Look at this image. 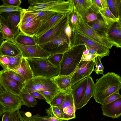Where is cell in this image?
<instances>
[{
    "mask_svg": "<svg viewBox=\"0 0 121 121\" xmlns=\"http://www.w3.org/2000/svg\"><path fill=\"white\" fill-rule=\"evenodd\" d=\"M121 88V76L114 72H108L96 79L93 98L96 102L102 105L108 97L119 92Z\"/></svg>",
    "mask_w": 121,
    "mask_h": 121,
    "instance_id": "6da1fadb",
    "label": "cell"
},
{
    "mask_svg": "<svg viewBox=\"0 0 121 121\" xmlns=\"http://www.w3.org/2000/svg\"><path fill=\"white\" fill-rule=\"evenodd\" d=\"M27 12L46 11L68 15L73 9L72 0H30Z\"/></svg>",
    "mask_w": 121,
    "mask_h": 121,
    "instance_id": "7a4b0ae2",
    "label": "cell"
},
{
    "mask_svg": "<svg viewBox=\"0 0 121 121\" xmlns=\"http://www.w3.org/2000/svg\"><path fill=\"white\" fill-rule=\"evenodd\" d=\"M85 49L83 44L72 46L63 53L59 76H67L73 74L81 61Z\"/></svg>",
    "mask_w": 121,
    "mask_h": 121,
    "instance_id": "3957f363",
    "label": "cell"
},
{
    "mask_svg": "<svg viewBox=\"0 0 121 121\" xmlns=\"http://www.w3.org/2000/svg\"><path fill=\"white\" fill-rule=\"evenodd\" d=\"M26 58L28 61L34 78L41 77L54 78L59 76L60 68L51 63L48 57Z\"/></svg>",
    "mask_w": 121,
    "mask_h": 121,
    "instance_id": "277c9868",
    "label": "cell"
},
{
    "mask_svg": "<svg viewBox=\"0 0 121 121\" xmlns=\"http://www.w3.org/2000/svg\"><path fill=\"white\" fill-rule=\"evenodd\" d=\"M72 31L81 33L96 42L111 49L113 46L121 48V46L113 42L105 35L99 34L89 26L81 18Z\"/></svg>",
    "mask_w": 121,
    "mask_h": 121,
    "instance_id": "5b68a950",
    "label": "cell"
},
{
    "mask_svg": "<svg viewBox=\"0 0 121 121\" xmlns=\"http://www.w3.org/2000/svg\"><path fill=\"white\" fill-rule=\"evenodd\" d=\"M60 91L53 78L37 77L26 82L22 92L30 93L39 91L59 92Z\"/></svg>",
    "mask_w": 121,
    "mask_h": 121,
    "instance_id": "8992f818",
    "label": "cell"
},
{
    "mask_svg": "<svg viewBox=\"0 0 121 121\" xmlns=\"http://www.w3.org/2000/svg\"><path fill=\"white\" fill-rule=\"evenodd\" d=\"M64 30L47 42L39 45L50 55L64 53L70 48L69 46L68 38Z\"/></svg>",
    "mask_w": 121,
    "mask_h": 121,
    "instance_id": "52a82bcc",
    "label": "cell"
},
{
    "mask_svg": "<svg viewBox=\"0 0 121 121\" xmlns=\"http://www.w3.org/2000/svg\"><path fill=\"white\" fill-rule=\"evenodd\" d=\"M71 41L72 46L83 44L87 48L97 50L100 58L108 56L110 54L109 48L78 32L72 31Z\"/></svg>",
    "mask_w": 121,
    "mask_h": 121,
    "instance_id": "ba28073f",
    "label": "cell"
},
{
    "mask_svg": "<svg viewBox=\"0 0 121 121\" xmlns=\"http://www.w3.org/2000/svg\"><path fill=\"white\" fill-rule=\"evenodd\" d=\"M25 84L10 77L5 73L4 69L0 71V85L4 91L19 95Z\"/></svg>",
    "mask_w": 121,
    "mask_h": 121,
    "instance_id": "9c48e42d",
    "label": "cell"
},
{
    "mask_svg": "<svg viewBox=\"0 0 121 121\" xmlns=\"http://www.w3.org/2000/svg\"><path fill=\"white\" fill-rule=\"evenodd\" d=\"M95 65L93 60L80 61L72 75L70 82L71 87L77 82L90 76L94 70Z\"/></svg>",
    "mask_w": 121,
    "mask_h": 121,
    "instance_id": "30bf717a",
    "label": "cell"
},
{
    "mask_svg": "<svg viewBox=\"0 0 121 121\" xmlns=\"http://www.w3.org/2000/svg\"><path fill=\"white\" fill-rule=\"evenodd\" d=\"M0 103L3 107L5 112L11 113L19 110L22 105L19 95L5 91L0 94Z\"/></svg>",
    "mask_w": 121,
    "mask_h": 121,
    "instance_id": "8fae6325",
    "label": "cell"
},
{
    "mask_svg": "<svg viewBox=\"0 0 121 121\" xmlns=\"http://www.w3.org/2000/svg\"><path fill=\"white\" fill-rule=\"evenodd\" d=\"M68 21L67 15L43 35L35 38L37 44L39 45L44 44L58 35L64 30Z\"/></svg>",
    "mask_w": 121,
    "mask_h": 121,
    "instance_id": "7c38bea8",
    "label": "cell"
},
{
    "mask_svg": "<svg viewBox=\"0 0 121 121\" xmlns=\"http://www.w3.org/2000/svg\"><path fill=\"white\" fill-rule=\"evenodd\" d=\"M21 52L23 57H48L50 54L43 49L39 44L26 46L15 43Z\"/></svg>",
    "mask_w": 121,
    "mask_h": 121,
    "instance_id": "4fadbf2b",
    "label": "cell"
},
{
    "mask_svg": "<svg viewBox=\"0 0 121 121\" xmlns=\"http://www.w3.org/2000/svg\"><path fill=\"white\" fill-rule=\"evenodd\" d=\"M87 82L86 77L75 83L71 87L70 93L73 96L76 111L78 110L83 99Z\"/></svg>",
    "mask_w": 121,
    "mask_h": 121,
    "instance_id": "5bb4252c",
    "label": "cell"
},
{
    "mask_svg": "<svg viewBox=\"0 0 121 121\" xmlns=\"http://www.w3.org/2000/svg\"><path fill=\"white\" fill-rule=\"evenodd\" d=\"M0 15L3 17L7 25L12 32L15 37L20 32L18 25L20 20V13L18 12L4 13Z\"/></svg>",
    "mask_w": 121,
    "mask_h": 121,
    "instance_id": "9a60e30c",
    "label": "cell"
},
{
    "mask_svg": "<svg viewBox=\"0 0 121 121\" xmlns=\"http://www.w3.org/2000/svg\"><path fill=\"white\" fill-rule=\"evenodd\" d=\"M103 115L112 118H117L121 115V98L106 104L102 105Z\"/></svg>",
    "mask_w": 121,
    "mask_h": 121,
    "instance_id": "2e32d148",
    "label": "cell"
},
{
    "mask_svg": "<svg viewBox=\"0 0 121 121\" xmlns=\"http://www.w3.org/2000/svg\"><path fill=\"white\" fill-rule=\"evenodd\" d=\"M106 26L107 36L121 46V20L112 22Z\"/></svg>",
    "mask_w": 121,
    "mask_h": 121,
    "instance_id": "e0dca14e",
    "label": "cell"
},
{
    "mask_svg": "<svg viewBox=\"0 0 121 121\" xmlns=\"http://www.w3.org/2000/svg\"><path fill=\"white\" fill-rule=\"evenodd\" d=\"M42 23V21L38 18L18 27L20 31L25 35L34 37Z\"/></svg>",
    "mask_w": 121,
    "mask_h": 121,
    "instance_id": "ac0fdd59",
    "label": "cell"
},
{
    "mask_svg": "<svg viewBox=\"0 0 121 121\" xmlns=\"http://www.w3.org/2000/svg\"><path fill=\"white\" fill-rule=\"evenodd\" d=\"M20 75L27 82L34 78L33 74L28 61L23 57L19 65L11 70Z\"/></svg>",
    "mask_w": 121,
    "mask_h": 121,
    "instance_id": "d6986e66",
    "label": "cell"
},
{
    "mask_svg": "<svg viewBox=\"0 0 121 121\" xmlns=\"http://www.w3.org/2000/svg\"><path fill=\"white\" fill-rule=\"evenodd\" d=\"M66 15H67L56 13L48 20L42 23L34 37H38L43 35L59 22Z\"/></svg>",
    "mask_w": 121,
    "mask_h": 121,
    "instance_id": "ffe728a7",
    "label": "cell"
},
{
    "mask_svg": "<svg viewBox=\"0 0 121 121\" xmlns=\"http://www.w3.org/2000/svg\"><path fill=\"white\" fill-rule=\"evenodd\" d=\"M21 52L15 42L8 40H4L0 47V55L12 56Z\"/></svg>",
    "mask_w": 121,
    "mask_h": 121,
    "instance_id": "44dd1931",
    "label": "cell"
},
{
    "mask_svg": "<svg viewBox=\"0 0 121 121\" xmlns=\"http://www.w3.org/2000/svg\"><path fill=\"white\" fill-rule=\"evenodd\" d=\"M87 78V82L86 87L83 98L79 106L78 109L85 106L94 95L95 83L91 77L89 76Z\"/></svg>",
    "mask_w": 121,
    "mask_h": 121,
    "instance_id": "7402d4cb",
    "label": "cell"
},
{
    "mask_svg": "<svg viewBox=\"0 0 121 121\" xmlns=\"http://www.w3.org/2000/svg\"><path fill=\"white\" fill-rule=\"evenodd\" d=\"M72 74L68 76H58L53 79L58 87L62 91H70V82Z\"/></svg>",
    "mask_w": 121,
    "mask_h": 121,
    "instance_id": "603a6c76",
    "label": "cell"
},
{
    "mask_svg": "<svg viewBox=\"0 0 121 121\" xmlns=\"http://www.w3.org/2000/svg\"><path fill=\"white\" fill-rule=\"evenodd\" d=\"M0 31L3 39L14 42L15 36L7 25L4 18L0 15Z\"/></svg>",
    "mask_w": 121,
    "mask_h": 121,
    "instance_id": "cb8c5ba5",
    "label": "cell"
},
{
    "mask_svg": "<svg viewBox=\"0 0 121 121\" xmlns=\"http://www.w3.org/2000/svg\"><path fill=\"white\" fill-rule=\"evenodd\" d=\"M87 23L92 29L99 34L106 35L107 26L103 20L97 18Z\"/></svg>",
    "mask_w": 121,
    "mask_h": 121,
    "instance_id": "d4e9b609",
    "label": "cell"
},
{
    "mask_svg": "<svg viewBox=\"0 0 121 121\" xmlns=\"http://www.w3.org/2000/svg\"><path fill=\"white\" fill-rule=\"evenodd\" d=\"M15 43L26 46H31L37 44L35 37L25 35L21 31L15 37Z\"/></svg>",
    "mask_w": 121,
    "mask_h": 121,
    "instance_id": "484cf974",
    "label": "cell"
},
{
    "mask_svg": "<svg viewBox=\"0 0 121 121\" xmlns=\"http://www.w3.org/2000/svg\"><path fill=\"white\" fill-rule=\"evenodd\" d=\"M108 8L116 18L121 19V0H107Z\"/></svg>",
    "mask_w": 121,
    "mask_h": 121,
    "instance_id": "4316f807",
    "label": "cell"
},
{
    "mask_svg": "<svg viewBox=\"0 0 121 121\" xmlns=\"http://www.w3.org/2000/svg\"><path fill=\"white\" fill-rule=\"evenodd\" d=\"M92 0H78L75 9L81 17L89 9L92 5Z\"/></svg>",
    "mask_w": 121,
    "mask_h": 121,
    "instance_id": "83f0119b",
    "label": "cell"
},
{
    "mask_svg": "<svg viewBox=\"0 0 121 121\" xmlns=\"http://www.w3.org/2000/svg\"><path fill=\"white\" fill-rule=\"evenodd\" d=\"M98 13L101 15L106 26L112 22L121 20V19L117 18L114 16L108 6L104 8L103 10L99 11Z\"/></svg>",
    "mask_w": 121,
    "mask_h": 121,
    "instance_id": "f1b7e54d",
    "label": "cell"
},
{
    "mask_svg": "<svg viewBox=\"0 0 121 121\" xmlns=\"http://www.w3.org/2000/svg\"><path fill=\"white\" fill-rule=\"evenodd\" d=\"M24 105L29 107H34L37 104V101L29 93L21 92L19 95Z\"/></svg>",
    "mask_w": 121,
    "mask_h": 121,
    "instance_id": "f546056e",
    "label": "cell"
},
{
    "mask_svg": "<svg viewBox=\"0 0 121 121\" xmlns=\"http://www.w3.org/2000/svg\"><path fill=\"white\" fill-rule=\"evenodd\" d=\"M70 93V91H60L58 92L52 99L49 105L50 106H60L67 96Z\"/></svg>",
    "mask_w": 121,
    "mask_h": 121,
    "instance_id": "4dcf8cb0",
    "label": "cell"
},
{
    "mask_svg": "<svg viewBox=\"0 0 121 121\" xmlns=\"http://www.w3.org/2000/svg\"><path fill=\"white\" fill-rule=\"evenodd\" d=\"M21 19L18 26L23 24L27 23L33 21L38 19V16L32 12H27L25 9L20 12Z\"/></svg>",
    "mask_w": 121,
    "mask_h": 121,
    "instance_id": "1f68e13d",
    "label": "cell"
},
{
    "mask_svg": "<svg viewBox=\"0 0 121 121\" xmlns=\"http://www.w3.org/2000/svg\"><path fill=\"white\" fill-rule=\"evenodd\" d=\"M81 18L76 9L73 7L72 11L68 15V23L72 29L78 24Z\"/></svg>",
    "mask_w": 121,
    "mask_h": 121,
    "instance_id": "d6a6232c",
    "label": "cell"
},
{
    "mask_svg": "<svg viewBox=\"0 0 121 121\" xmlns=\"http://www.w3.org/2000/svg\"><path fill=\"white\" fill-rule=\"evenodd\" d=\"M45 111L48 116L64 120L61 109L59 107L51 106L49 108L46 109Z\"/></svg>",
    "mask_w": 121,
    "mask_h": 121,
    "instance_id": "836d02e7",
    "label": "cell"
},
{
    "mask_svg": "<svg viewBox=\"0 0 121 121\" xmlns=\"http://www.w3.org/2000/svg\"><path fill=\"white\" fill-rule=\"evenodd\" d=\"M64 120L68 121L75 118L76 111L74 105L66 107L61 109Z\"/></svg>",
    "mask_w": 121,
    "mask_h": 121,
    "instance_id": "e575fe53",
    "label": "cell"
},
{
    "mask_svg": "<svg viewBox=\"0 0 121 121\" xmlns=\"http://www.w3.org/2000/svg\"><path fill=\"white\" fill-rule=\"evenodd\" d=\"M7 57L9 64L7 70H11L16 68L21 63L23 58L21 52L15 56Z\"/></svg>",
    "mask_w": 121,
    "mask_h": 121,
    "instance_id": "d590c367",
    "label": "cell"
},
{
    "mask_svg": "<svg viewBox=\"0 0 121 121\" xmlns=\"http://www.w3.org/2000/svg\"><path fill=\"white\" fill-rule=\"evenodd\" d=\"M30 12H32L36 14L38 16V18H39L42 21L43 23L46 22L56 13L54 12L46 11H39Z\"/></svg>",
    "mask_w": 121,
    "mask_h": 121,
    "instance_id": "8d00e7d4",
    "label": "cell"
},
{
    "mask_svg": "<svg viewBox=\"0 0 121 121\" xmlns=\"http://www.w3.org/2000/svg\"><path fill=\"white\" fill-rule=\"evenodd\" d=\"M63 53H57L50 55L48 57L49 62L52 64L60 68V63L62 59Z\"/></svg>",
    "mask_w": 121,
    "mask_h": 121,
    "instance_id": "74e56055",
    "label": "cell"
},
{
    "mask_svg": "<svg viewBox=\"0 0 121 121\" xmlns=\"http://www.w3.org/2000/svg\"><path fill=\"white\" fill-rule=\"evenodd\" d=\"M19 7H13L3 4L0 5V15L4 13H11L13 12H20L23 10Z\"/></svg>",
    "mask_w": 121,
    "mask_h": 121,
    "instance_id": "f35d334b",
    "label": "cell"
},
{
    "mask_svg": "<svg viewBox=\"0 0 121 121\" xmlns=\"http://www.w3.org/2000/svg\"><path fill=\"white\" fill-rule=\"evenodd\" d=\"M81 18L87 23L94 21L97 18V13L93 11L91 8Z\"/></svg>",
    "mask_w": 121,
    "mask_h": 121,
    "instance_id": "ab89813d",
    "label": "cell"
},
{
    "mask_svg": "<svg viewBox=\"0 0 121 121\" xmlns=\"http://www.w3.org/2000/svg\"><path fill=\"white\" fill-rule=\"evenodd\" d=\"M4 70L6 74L14 80L23 84L26 83V82L24 79L15 72L11 70Z\"/></svg>",
    "mask_w": 121,
    "mask_h": 121,
    "instance_id": "60d3db41",
    "label": "cell"
},
{
    "mask_svg": "<svg viewBox=\"0 0 121 121\" xmlns=\"http://www.w3.org/2000/svg\"><path fill=\"white\" fill-rule=\"evenodd\" d=\"M91 9L95 13H98L99 12L104 9L102 0H92Z\"/></svg>",
    "mask_w": 121,
    "mask_h": 121,
    "instance_id": "b9f144b4",
    "label": "cell"
},
{
    "mask_svg": "<svg viewBox=\"0 0 121 121\" xmlns=\"http://www.w3.org/2000/svg\"><path fill=\"white\" fill-rule=\"evenodd\" d=\"M37 92L41 94L44 97L46 102L49 104L52 99L58 92L47 91H39Z\"/></svg>",
    "mask_w": 121,
    "mask_h": 121,
    "instance_id": "7bdbcfd3",
    "label": "cell"
},
{
    "mask_svg": "<svg viewBox=\"0 0 121 121\" xmlns=\"http://www.w3.org/2000/svg\"><path fill=\"white\" fill-rule=\"evenodd\" d=\"M95 68V71L98 74H101L103 75L104 69V68L101 61L100 58L97 56L95 58L94 61Z\"/></svg>",
    "mask_w": 121,
    "mask_h": 121,
    "instance_id": "ee69618b",
    "label": "cell"
},
{
    "mask_svg": "<svg viewBox=\"0 0 121 121\" xmlns=\"http://www.w3.org/2000/svg\"><path fill=\"white\" fill-rule=\"evenodd\" d=\"M74 105L73 96L70 93L66 97L62 104L58 107L61 109L68 106Z\"/></svg>",
    "mask_w": 121,
    "mask_h": 121,
    "instance_id": "f6af8a7d",
    "label": "cell"
},
{
    "mask_svg": "<svg viewBox=\"0 0 121 121\" xmlns=\"http://www.w3.org/2000/svg\"><path fill=\"white\" fill-rule=\"evenodd\" d=\"M120 98L121 95L119 92L114 93L108 97L102 105L107 104Z\"/></svg>",
    "mask_w": 121,
    "mask_h": 121,
    "instance_id": "bcb514c9",
    "label": "cell"
},
{
    "mask_svg": "<svg viewBox=\"0 0 121 121\" xmlns=\"http://www.w3.org/2000/svg\"><path fill=\"white\" fill-rule=\"evenodd\" d=\"M64 32L67 37L69 41V46L70 48L72 46L71 37L72 34V29L69 26L68 21L67 25L64 29Z\"/></svg>",
    "mask_w": 121,
    "mask_h": 121,
    "instance_id": "7dc6e473",
    "label": "cell"
},
{
    "mask_svg": "<svg viewBox=\"0 0 121 121\" xmlns=\"http://www.w3.org/2000/svg\"><path fill=\"white\" fill-rule=\"evenodd\" d=\"M9 121H23L19 110L11 113Z\"/></svg>",
    "mask_w": 121,
    "mask_h": 121,
    "instance_id": "c3c4849f",
    "label": "cell"
},
{
    "mask_svg": "<svg viewBox=\"0 0 121 121\" xmlns=\"http://www.w3.org/2000/svg\"><path fill=\"white\" fill-rule=\"evenodd\" d=\"M3 4L13 7H19L22 3L21 0H2Z\"/></svg>",
    "mask_w": 121,
    "mask_h": 121,
    "instance_id": "681fc988",
    "label": "cell"
},
{
    "mask_svg": "<svg viewBox=\"0 0 121 121\" xmlns=\"http://www.w3.org/2000/svg\"><path fill=\"white\" fill-rule=\"evenodd\" d=\"M9 64V60L7 56L0 55V65L3 69H8Z\"/></svg>",
    "mask_w": 121,
    "mask_h": 121,
    "instance_id": "f907efd6",
    "label": "cell"
},
{
    "mask_svg": "<svg viewBox=\"0 0 121 121\" xmlns=\"http://www.w3.org/2000/svg\"><path fill=\"white\" fill-rule=\"evenodd\" d=\"M98 55H96L88 53L86 55L83 54L81 60V61H89L91 60L95 61L96 57Z\"/></svg>",
    "mask_w": 121,
    "mask_h": 121,
    "instance_id": "816d5d0a",
    "label": "cell"
},
{
    "mask_svg": "<svg viewBox=\"0 0 121 121\" xmlns=\"http://www.w3.org/2000/svg\"><path fill=\"white\" fill-rule=\"evenodd\" d=\"M30 95L35 98L39 99L45 100L44 97L41 94L37 92H34L30 93Z\"/></svg>",
    "mask_w": 121,
    "mask_h": 121,
    "instance_id": "f5cc1de1",
    "label": "cell"
},
{
    "mask_svg": "<svg viewBox=\"0 0 121 121\" xmlns=\"http://www.w3.org/2000/svg\"><path fill=\"white\" fill-rule=\"evenodd\" d=\"M11 113L9 112H4L2 118V121H9Z\"/></svg>",
    "mask_w": 121,
    "mask_h": 121,
    "instance_id": "db71d44e",
    "label": "cell"
},
{
    "mask_svg": "<svg viewBox=\"0 0 121 121\" xmlns=\"http://www.w3.org/2000/svg\"><path fill=\"white\" fill-rule=\"evenodd\" d=\"M87 48L89 50V53L97 55L98 56L99 55L98 54V51L97 50L94 49L90 48L87 47Z\"/></svg>",
    "mask_w": 121,
    "mask_h": 121,
    "instance_id": "11a10c76",
    "label": "cell"
},
{
    "mask_svg": "<svg viewBox=\"0 0 121 121\" xmlns=\"http://www.w3.org/2000/svg\"><path fill=\"white\" fill-rule=\"evenodd\" d=\"M5 112L4 108L0 103V117L2 116L3 114Z\"/></svg>",
    "mask_w": 121,
    "mask_h": 121,
    "instance_id": "9f6ffc18",
    "label": "cell"
},
{
    "mask_svg": "<svg viewBox=\"0 0 121 121\" xmlns=\"http://www.w3.org/2000/svg\"><path fill=\"white\" fill-rule=\"evenodd\" d=\"M4 41V39H3L0 31V47Z\"/></svg>",
    "mask_w": 121,
    "mask_h": 121,
    "instance_id": "6f0895ef",
    "label": "cell"
},
{
    "mask_svg": "<svg viewBox=\"0 0 121 121\" xmlns=\"http://www.w3.org/2000/svg\"><path fill=\"white\" fill-rule=\"evenodd\" d=\"M85 49L83 53V54L86 55L89 53V51L87 47L85 45Z\"/></svg>",
    "mask_w": 121,
    "mask_h": 121,
    "instance_id": "680465c9",
    "label": "cell"
},
{
    "mask_svg": "<svg viewBox=\"0 0 121 121\" xmlns=\"http://www.w3.org/2000/svg\"><path fill=\"white\" fill-rule=\"evenodd\" d=\"M4 91L3 89L0 85V94L3 92Z\"/></svg>",
    "mask_w": 121,
    "mask_h": 121,
    "instance_id": "91938a15",
    "label": "cell"
},
{
    "mask_svg": "<svg viewBox=\"0 0 121 121\" xmlns=\"http://www.w3.org/2000/svg\"><path fill=\"white\" fill-rule=\"evenodd\" d=\"M23 121H32L26 119H23Z\"/></svg>",
    "mask_w": 121,
    "mask_h": 121,
    "instance_id": "94428289",
    "label": "cell"
},
{
    "mask_svg": "<svg viewBox=\"0 0 121 121\" xmlns=\"http://www.w3.org/2000/svg\"><path fill=\"white\" fill-rule=\"evenodd\" d=\"M63 121H66L65 120H63Z\"/></svg>",
    "mask_w": 121,
    "mask_h": 121,
    "instance_id": "6125c7cd",
    "label": "cell"
},
{
    "mask_svg": "<svg viewBox=\"0 0 121 121\" xmlns=\"http://www.w3.org/2000/svg\"></svg>",
    "mask_w": 121,
    "mask_h": 121,
    "instance_id": "be15d7a7",
    "label": "cell"
}]
</instances>
